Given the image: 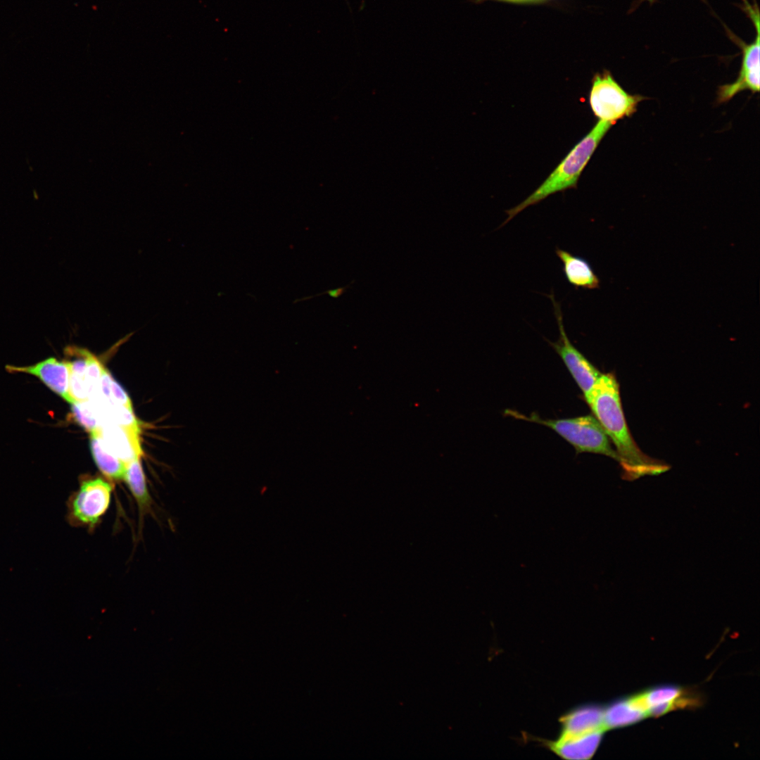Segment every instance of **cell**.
<instances>
[{
  "instance_id": "obj_1",
  "label": "cell",
  "mask_w": 760,
  "mask_h": 760,
  "mask_svg": "<svg viewBox=\"0 0 760 760\" xmlns=\"http://www.w3.org/2000/svg\"><path fill=\"white\" fill-rule=\"evenodd\" d=\"M585 400L614 443L619 462L626 470L640 474L663 467L645 455L632 438L622 410L619 384L613 374H602Z\"/></svg>"
},
{
  "instance_id": "obj_2",
  "label": "cell",
  "mask_w": 760,
  "mask_h": 760,
  "mask_svg": "<svg viewBox=\"0 0 760 760\" xmlns=\"http://www.w3.org/2000/svg\"><path fill=\"white\" fill-rule=\"evenodd\" d=\"M612 125L609 122L598 120L588 134L571 149L530 196L519 205L506 211L508 217L501 226L527 207L538 203L549 196L576 188L583 169Z\"/></svg>"
},
{
  "instance_id": "obj_3",
  "label": "cell",
  "mask_w": 760,
  "mask_h": 760,
  "mask_svg": "<svg viewBox=\"0 0 760 760\" xmlns=\"http://www.w3.org/2000/svg\"><path fill=\"white\" fill-rule=\"evenodd\" d=\"M505 413L514 418L531 422L550 428L575 448L576 452L602 454L619 462V457L611 446L609 438L593 415L569 419H542L536 413L525 416L514 410Z\"/></svg>"
},
{
  "instance_id": "obj_4",
  "label": "cell",
  "mask_w": 760,
  "mask_h": 760,
  "mask_svg": "<svg viewBox=\"0 0 760 760\" xmlns=\"http://www.w3.org/2000/svg\"><path fill=\"white\" fill-rule=\"evenodd\" d=\"M113 491V483L101 477H82L67 501L68 524L93 533L110 507Z\"/></svg>"
},
{
  "instance_id": "obj_5",
  "label": "cell",
  "mask_w": 760,
  "mask_h": 760,
  "mask_svg": "<svg viewBox=\"0 0 760 760\" xmlns=\"http://www.w3.org/2000/svg\"><path fill=\"white\" fill-rule=\"evenodd\" d=\"M645 99L640 95L627 93L611 73L604 70L593 77L588 100L593 114L599 120L614 125L617 120L634 114L638 103Z\"/></svg>"
},
{
  "instance_id": "obj_6",
  "label": "cell",
  "mask_w": 760,
  "mask_h": 760,
  "mask_svg": "<svg viewBox=\"0 0 760 760\" xmlns=\"http://www.w3.org/2000/svg\"><path fill=\"white\" fill-rule=\"evenodd\" d=\"M753 22L756 37L752 42L746 44L738 39L737 44L742 52V63L737 80L731 83L720 86L717 91V101L719 103L728 101L736 94L745 90L752 93L759 91L760 87V37H759V12L758 8H752L747 11Z\"/></svg>"
},
{
  "instance_id": "obj_7",
  "label": "cell",
  "mask_w": 760,
  "mask_h": 760,
  "mask_svg": "<svg viewBox=\"0 0 760 760\" xmlns=\"http://www.w3.org/2000/svg\"><path fill=\"white\" fill-rule=\"evenodd\" d=\"M552 300L554 312L559 330V338L550 343L563 360L572 377L582 391L585 399L592 391L602 373L569 341L564 330L562 313L559 304L553 293L547 296Z\"/></svg>"
},
{
  "instance_id": "obj_8",
  "label": "cell",
  "mask_w": 760,
  "mask_h": 760,
  "mask_svg": "<svg viewBox=\"0 0 760 760\" xmlns=\"http://www.w3.org/2000/svg\"><path fill=\"white\" fill-rule=\"evenodd\" d=\"M6 368L11 372H23L38 377L53 392L68 403H72L69 392L70 367L67 361L49 357L31 366L7 365Z\"/></svg>"
},
{
  "instance_id": "obj_9",
  "label": "cell",
  "mask_w": 760,
  "mask_h": 760,
  "mask_svg": "<svg viewBox=\"0 0 760 760\" xmlns=\"http://www.w3.org/2000/svg\"><path fill=\"white\" fill-rule=\"evenodd\" d=\"M99 433L109 450L125 464L142 455L139 432L104 421Z\"/></svg>"
},
{
  "instance_id": "obj_10",
  "label": "cell",
  "mask_w": 760,
  "mask_h": 760,
  "mask_svg": "<svg viewBox=\"0 0 760 760\" xmlns=\"http://www.w3.org/2000/svg\"><path fill=\"white\" fill-rule=\"evenodd\" d=\"M605 730L597 729L581 735L558 737L552 741H545V746L559 757L567 760H588L591 759L599 747Z\"/></svg>"
},
{
  "instance_id": "obj_11",
  "label": "cell",
  "mask_w": 760,
  "mask_h": 760,
  "mask_svg": "<svg viewBox=\"0 0 760 760\" xmlns=\"http://www.w3.org/2000/svg\"><path fill=\"white\" fill-rule=\"evenodd\" d=\"M604 707L597 704L579 705L564 714L559 719V737H569L604 729Z\"/></svg>"
},
{
  "instance_id": "obj_12",
  "label": "cell",
  "mask_w": 760,
  "mask_h": 760,
  "mask_svg": "<svg viewBox=\"0 0 760 760\" xmlns=\"http://www.w3.org/2000/svg\"><path fill=\"white\" fill-rule=\"evenodd\" d=\"M557 256L562 262V270L567 281L576 289H595L600 281L590 263L584 258L557 248Z\"/></svg>"
},
{
  "instance_id": "obj_13",
  "label": "cell",
  "mask_w": 760,
  "mask_h": 760,
  "mask_svg": "<svg viewBox=\"0 0 760 760\" xmlns=\"http://www.w3.org/2000/svg\"><path fill=\"white\" fill-rule=\"evenodd\" d=\"M647 716L637 696L618 699L604 707V728L614 729L633 724Z\"/></svg>"
},
{
  "instance_id": "obj_14",
  "label": "cell",
  "mask_w": 760,
  "mask_h": 760,
  "mask_svg": "<svg viewBox=\"0 0 760 760\" xmlns=\"http://www.w3.org/2000/svg\"><path fill=\"white\" fill-rule=\"evenodd\" d=\"M124 481L137 505L140 531L144 517L148 514H153V500L148 488L140 459L134 460L126 464Z\"/></svg>"
},
{
  "instance_id": "obj_15",
  "label": "cell",
  "mask_w": 760,
  "mask_h": 760,
  "mask_svg": "<svg viewBox=\"0 0 760 760\" xmlns=\"http://www.w3.org/2000/svg\"><path fill=\"white\" fill-rule=\"evenodd\" d=\"M90 448L97 467L108 479L124 481L126 464L106 447L99 429L91 433Z\"/></svg>"
},
{
  "instance_id": "obj_16",
  "label": "cell",
  "mask_w": 760,
  "mask_h": 760,
  "mask_svg": "<svg viewBox=\"0 0 760 760\" xmlns=\"http://www.w3.org/2000/svg\"><path fill=\"white\" fill-rule=\"evenodd\" d=\"M647 704V710L650 707L659 704H669L671 709L686 708L688 707V695H684L679 687L664 685L652 688L642 692Z\"/></svg>"
},
{
  "instance_id": "obj_17",
  "label": "cell",
  "mask_w": 760,
  "mask_h": 760,
  "mask_svg": "<svg viewBox=\"0 0 760 760\" xmlns=\"http://www.w3.org/2000/svg\"><path fill=\"white\" fill-rule=\"evenodd\" d=\"M72 414L75 420L90 433L99 429L102 422L94 404L90 401L71 403Z\"/></svg>"
},
{
  "instance_id": "obj_18",
  "label": "cell",
  "mask_w": 760,
  "mask_h": 760,
  "mask_svg": "<svg viewBox=\"0 0 760 760\" xmlns=\"http://www.w3.org/2000/svg\"><path fill=\"white\" fill-rule=\"evenodd\" d=\"M104 369L99 360L91 353L88 358L84 374V381L89 398L97 392Z\"/></svg>"
},
{
  "instance_id": "obj_19",
  "label": "cell",
  "mask_w": 760,
  "mask_h": 760,
  "mask_svg": "<svg viewBox=\"0 0 760 760\" xmlns=\"http://www.w3.org/2000/svg\"><path fill=\"white\" fill-rule=\"evenodd\" d=\"M108 402L132 410V403L127 393L113 377L110 381V398Z\"/></svg>"
},
{
  "instance_id": "obj_20",
  "label": "cell",
  "mask_w": 760,
  "mask_h": 760,
  "mask_svg": "<svg viewBox=\"0 0 760 760\" xmlns=\"http://www.w3.org/2000/svg\"><path fill=\"white\" fill-rule=\"evenodd\" d=\"M355 282V280L353 279V280H352V281L350 284H347L345 286H340V287H338V288H336V289L325 291H324L322 293H319L316 294V295L310 296H307V297H303V298H298V299L295 300L293 302V303L295 304V303H298V302L310 300V299H311V298H312L314 297H317V296H322L324 294H327L328 296H329L330 297H331L333 298H338L341 297V296H343L347 291L348 289H350L352 284H353Z\"/></svg>"
},
{
  "instance_id": "obj_21",
  "label": "cell",
  "mask_w": 760,
  "mask_h": 760,
  "mask_svg": "<svg viewBox=\"0 0 760 760\" xmlns=\"http://www.w3.org/2000/svg\"><path fill=\"white\" fill-rule=\"evenodd\" d=\"M473 1L479 2V1H483V0H473ZM500 1H509V2H516V3H537V2L545 1H547V0H500Z\"/></svg>"
},
{
  "instance_id": "obj_22",
  "label": "cell",
  "mask_w": 760,
  "mask_h": 760,
  "mask_svg": "<svg viewBox=\"0 0 760 760\" xmlns=\"http://www.w3.org/2000/svg\"><path fill=\"white\" fill-rule=\"evenodd\" d=\"M645 1H649V2L650 3V4H652V3H654V1H656V0H645Z\"/></svg>"
}]
</instances>
